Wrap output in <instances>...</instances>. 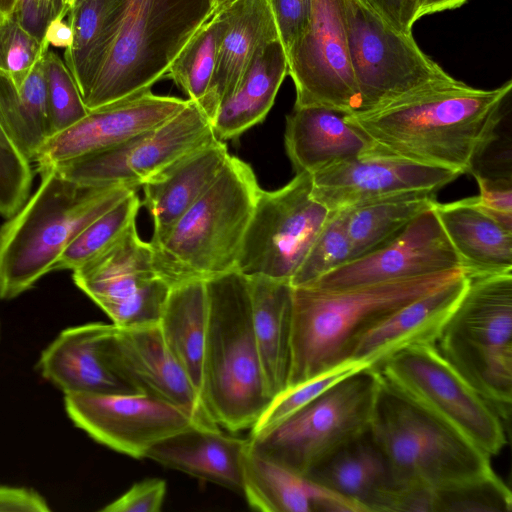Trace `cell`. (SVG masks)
<instances>
[{
	"label": "cell",
	"mask_w": 512,
	"mask_h": 512,
	"mask_svg": "<svg viewBox=\"0 0 512 512\" xmlns=\"http://www.w3.org/2000/svg\"><path fill=\"white\" fill-rule=\"evenodd\" d=\"M511 88V80L487 90L454 78L345 119L371 143L365 153L463 175L495 142Z\"/></svg>",
	"instance_id": "1"
},
{
	"label": "cell",
	"mask_w": 512,
	"mask_h": 512,
	"mask_svg": "<svg viewBox=\"0 0 512 512\" xmlns=\"http://www.w3.org/2000/svg\"><path fill=\"white\" fill-rule=\"evenodd\" d=\"M464 272L454 269L338 290L292 286L291 367L286 388L352 359L357 343L371 328Z\"/></svg>",
	"instance_id": "2"
},
{
	"label": "cell",
	"mask_w": 512,
	"mask_h": 512,
	"mask_svg": "<svg viewBox=\"0 0 512 512\" xmlns=\"http://www.w3.org/2000/svg\"><path fill=\"white\" fill-rule=\"evenodd\" d=\"M0 227V298L10 300L54 271L59 257L91 222L130 192L122 185L89 186L54 169Z\"/></svg>",
	"instance_id": "3"
},
{
	"label": "cell",
	"mask_w": 512,
	"mask_h": 512,
	"mask_svg": "<svg viewBox=\"0 0 512 512\" xmlns=\"http://www.w3.org/2000/svg\"><path fill=\"white\" fill-rule=\"evenodd\" d=\"M205 284L202 405L213 423L230 432L251 429L272 398L255 340L248 278L235 269Z\"/></svg>",
	"instance_id": "4"
},
{
	"label": "cell",
	"mask_w": 512,
	"mask_h": 512,
	"mask_svg": "<svg viewBox=\"0 0 512 512\" xmlns=\"http://www.w3.org/2000/svg\"><path fill=\"white\" fill-rule=\"evenodd\" d=\"M260 189L251 166L229 156L200 198L149 241L158 276L172 288L235 270Z\"/></svg>",
	"instance_id": "5"
},
{
	"label": "cell",
	"mask_w": 512,
	"mask_h": 512,
	"mask_svg": "<svg viewBox=\"0 0 512 512\" xmlns=\"http://www.w3.org/2000/svg\"><path fill=\"white\" fill-rule=\"evenodd\" d=\"M210 16V0H116L112 39L83 100L88 111L151 89Z\"/></svg>",
	"instance_id": "6"
},
{
	"label": "cell",
	"mask_w": 512,
	"mask_h": 512,
	"mask_svg": "<svg viewBox=\"0 0 512 512\" xmlns=\"http://www.w3.org/2000/svg\"><path fill=\"white\" fill-rule=\"evenodd\" d=\"M369 431L391 488L439 487L493 472L490 456L381 377Z\"/></svg>",
	"instance_id": "7"
},
{
	"label": "cell",
	"mask_w": 512,
	"mask_h": 512,
	"mask_svg": "<svg viewBox=\"0 0 512 512\" xmlns=\"http://www.w3.org/2000/svg\"><path fill=\"white\" fill-rule=\"evenodd\" d=\"M435 345L503 420L512 404V272L468 276Z\"/></svg>",
	"instance_id": "8"
},
{
	"label": "cell",
	"mask_w": 512,
	"mask_h": 512,
	"mask_svg": "<svg viewBox=\"0 0 512 512\" xmlns=\"http://www.w3.org/2000/svg\"><path fill=\"white\" fill-rule=\"evenodd\" d=\"M379 384L375 369H361L270 429L249 436V447L262 457L307 476L369 429Z\"/></svg>",
	"instance_id": "9"
},
{
	"label": "cell",
	"mask_w": 512,
	"mask_h": 512,
	"mask_svg": "<svg viewBox=\"0 0 512 512\" xmlns=\"http://www.w3.org/2000/svg\"><path fill=\"white\" fill-rule=\"evenodd\" d=\"M343 10L359 112L454 79L420 49L412 33L395 30L367 0H343Z\"/></svg>",
	"instance_id": "10"
},
{
	"label": "cell",
	"mask_w": 512,
	"mask_h": 512,
	"mask_svg": "<svg viewBox=\"0 0 512 512\" xmlns=\"http://www.w3.org/2000/svg\"><path fill=\"white\" fill-rule=\"evenodd\" d=\"M375 370L488 456L498 454L506 444L503 419L445 360L435 343L402 349Z\"/></svg>",
	"instance_id": "11"
},
{
	"label": "cell",
	"mask_w": 512,
	"mask_h": 512,
	"mask_svg": "<svg viewBox=\"0 0 512 512\" xmlns=\"http://www.w3.org/2000/svg\"><path fill=\"white\" fill-rule=\"evenodd\" d=\"M311 189V174L305 172L279 189H260L242 241L239 272L291 282L332 213Z\"/></svg>",
	"instance_id": "12"
},
{
	"label": "cell",
	"mask_w": 512,
	"mask_h": 512,
	"mask_svg": "<svg viewBox=\"0 0 512 512\" xmlns=\"http://www.w3.org/2000/svg\"><path fill=\"white\" fill-rule=\"evenodd\" d=\"M211 121L194 101L159 126L109 149L53 168L89 186H142L170 164L215 139Z\"/></svg>",
	"instance_id": "13"
},
{
	"label": "cell",
	"mask_w": 512,
	"mask_h": 512,
	"mask_svg": "<svg viewBox=\"0 0 512 512\" xmlns=\"http://www.w3.org/2000/svg\"><path fill=\"white\" fill-rule=\"evenodd\" d=\"M75 285L119 328L159 322L171 287L156 273L136 224L100 256L72 272Z\"/></svg>",
	"instance_id": "14"
},
{
	"label": "cell",
	"mask_w": 512,
	"mask_h": 512,
	"mask_svg": "<svg viewBox=\"0 0 512 512\" xmlns=\"http://www.w3.org/2000/svg\"><path fill=\"white\" fill-rule=\"evenodd\" d=\"M286 56L296 91L294 107L321 106L345 115L359 112L343 0H313L308 28Z\"/></svg>",
	"instance_id": "15"
},
{
	"label": "cell",
	"mask_w": 512,
	"mask_h": 512,
	"mask_svg": "<svg viewBox=\"0 0 512 512\" xmlns=\"http://www.w3.org/2000/svg\"><path fill=\"white\" fill-rule=\"evenodd\" d=\"M64 404L75 426L95 441L136 459L146 458L163 439L199 424L185 410L140 392L67 394Z\"/></svg>",
	"instance_id": "16"
},
{
	"label": "cell",
	"mask_w": 512,
	"mask_h": 512,
	"mask_svg": "<svg viewBox=\"0 0 512 512\" xmlns=\"http://www.w3.org/2000/svg\"><path fill=\"white\" fill-rule=\"evenodd\" d=\"M434 207L422 212L381 247L342 264L307 285L338 290L463 269Z\"/></svg>",
	"instance_id": "17"
},
{
	"label": "cell",
	"mask_w": 512,
	"mask_h": 512,
	"mask_svg": "<svg viewBox=\"0 0 512 512\" xmlns=\"http://www.w3.org/2000/svg\"><path fill=\"white\" fill-rule=\"evenodd\" d=\"M188 102L149 89L91 110L67 129L49 136L32 162L40 174L109 149L159 126Z\"/></svg>",
	"instance_id": "18"
},
{
	"label": "cell",
	"mask_w": 512,
	"mask_h": 512,
	"mask_svg": "<svg viewBox=\"0 0 512 512\" xmlns=\"http://www.w3.org/2000/svg\"><path fill=\"white\" fill-rule=\"evenodd\" d=\"M102 353L135 391L185 410L199 424L217 425L207 416L199 392L167 348L158 323L130 328L114 325L103 340Z\"/></svg>",
	"instance_id": "19"
},
{
	"label": "cell",
	"mask_w": 512,
	"mask_h": 512,
	"mask_svg": "<svg viewBox=\"0 0 512 512\" xmlns=\"http://www.w3.org/2000/svg\"><path fill=\"white\" fill-rule=\"evenodd\" d=\"M459 176L444 168L363 153L311 174V193L335 212L404 192H438Z\"/></svg>",
	"instance_id": "20"
},
{
	"label": "cell",
	"mask_w": 512,
	"mask_h": 512,
	"mask_svg": "<svg viewBox=\"0 0 512 512\" xmlns=\"http://www.w3.org/2000/svg\"><path fill=\"white\" fill-rule=\"evenodd\" d=\"M113 328L93 322L63 330L42 351L39 372L64 395L137 393L103 356V340Z\"/></svg>",
	"instance_id": "21"
},
{
	"label": "cell",
	"mask_w": 512,
	"mask_h": 512,
	"mask_svg": "<svg viewBox=\"0 0 512 512\" xmlns=\"http://www.w3.org/2000/svg\"><path fill=\"white\" fill-rule=\"evenodd\" d=\"M467 285L464 272L401 307L361 337L352 359L375 369L402 349L435 343Z\"/></svg>",
	"instance_id": "22"
},
{
	"label": "cell",
	"mask_w": 512,
	"mask_h": 512,
	"mask_svg": "<svg viewBox=\"0 0 512 512\" xmlns=\"http://www.w3.org/2000/svg\"><path fill=\"white\" fill-rule=\"evenodd\" d=\"M248 445L218 425L193 424L155 444L146 458L242 494Z\"/></svg>",
	"instance_id": "23"
},
{
	"label": "cell",
	"mask_w": 512,
	"mask_h": 512,
	"mask_svg": "<svg viewBox=\"0 0 512 512\" xmlns=\"http://www.w3.org/2000/svg\"><path fill=\"white\" fill-rule=\"evenodd\" d=\"M242 494L253 509L263 512H367L360 503L262 457L249 445Z\"/></svg>",
	"instance_id": "24"
},
{
	"label": "cell",
	"mask_w": 512,
	"mask_h": 512,
	"mask_svg": "<svg viewBox=\"0 0 512 512\" xmlns=\"http://www.w3.org/2000/svg\"><path fill=\"white\" fill-rule=\"evenodd\" d=\"M215 138L185 154L142 185V204L152 216V237L168 231L212 185L229 158Z\"/></svg>",
	"instance_id": "25"
},
{
	"label": "cell",
	"mask_w": 512,
	"mask_h": 512,
	"mask_svg": "<svg viewBox=\"0 0 512 512\" xmlns=\"http://www.w3.org/2000/svg\"><path fill=\"white\" fill-rule=\"evenodd\" d=\"M284 142L296 174H313L371 147L345 114L321 106L294 107L286 117Z\"/></svg>",
	"instance_id": "26"
},
{
	"label": "cell",
	"mask_w": 512,
	"mask_h": 512,
	"mask_svg": "<svg viewBox=\"0 0 512 512\" xmlns=\"http://www.w3.org/2000/svg\"><path fill=\"white\" fill-rule=\"evenodd\" d=\"M224 33L210 89L198 104L212 123L220 103L227 98L260 48L279 40L268 0H235L225 9Z\"/></svg>",
	"instance_id": "27"
},
{
	"label": "cell",
	"mask_w": 512,
	"mask_h": 512,
	"mask_svg": "<svg viewBox=\"0 0 512 512\" xmlns=\"http://www.w3.org/2000/svg\"><path fill=\"white\" fill-rule=\"evenodd\" d=\"M434 210L466 275L512 272V231L486 213L477 197L437 202Z\"/></svg>",
	"instance_id": "28"
},
{
	"label": "cell",
	"mask_w": 512,
	"mask_h": 512,
	"mask_svg": "<svg viewBox=\"0 0 512 512\" xmlns=\"http://www.w3.org/2000/svg\"><path fill=\"white\" fill-rule=\"evenodd\" d=\"M247 278L255 340L273 399L286 389L290 374L293 287L264 276Z\"/></svg>",
	"instance_id": "29"
},
{
	"label": "cell",
	"mask_w": 512,
	"mask_h": 512,
	"mask_svg": "<svg viewBox=\"0 0 512 512\" xmlns=\"http://www.w3.org/2000/svg\"><path fill=\"white\" fill-rule=\"evenodd\" d=\"M287 75V56L279 40L257 50L232 93L217 109L211 123L216 138L231 140L261 123Z\"/></svg>",
	"instance_id": "30"
},
{
	"label": "cell",
	"mask_w": 512,
	"mask_h": 512,
	"mask_svg": "<svg viewBox=\"0 0 512 512\" xmlns=\"http://www.w3.org/2000/svg\"><path fill=\"white\" fill-rule=\"evenodd\" d=\"M307 477L374 511L380 494L391 488L386 459L369 429L343 446Z\"/></svg>",
	"instance_id": "31"
},
{
	"label": "cell",
	"mask_w": 512,
	"mask_h": 512,
	"mask_svg": "<svg viewBox=\"0 0 512 512\" xmlns=\"http://www.w3.org/2000/svg\"><path fill=\"white\" fill-rule=\"evenodd\" d=\"M207 318L205 281H193L170 289L158 322L167 348L186 371L199 395Z\"/></svg>",
	"instance_id": "32"
},
{
	"label": "cell",
	"mask_w": 512,
	"mask_h": 512,
	"mask_svg": "<svg viewBox=\"0 0 512 512\" xmlns=\"http://www.w3.org/2000/svg\"><path fill=\"white\" fill-rule=\"evenodd\" d=\"M436 194L427 190L404 192L341 210L352 259L381 247L422 212L433 208L438 202Z\"/></svg>",
	"instance_id": "33"
},
{
	"label": "cell",
	"mask_w": 512,
	"mask_h": 512,
	"mask_svg": "<svg viewBox=\"0 0 512 512\" xmlns=\"http://www.w3.org/2000/svg\"><path fill=\"white\" fill-rule=\"evenodd\" d=\"M394 509L406 512H510L512 495L493 471L439 487L402 488L395 495Z\"/></svg>",
	"instance_id": "34"
},
{
	"label": "cell",
	"mask_w": 512,
	"mask_h": 512,
	"mask_svg": "<svg viewBox=\"0 0 512 512\" xmlns=\"http://www.w3.org/2000/svg\"><path fill=\"white\" fill-rule=\"evenodd\" d=\"M46 53L36 61L21 87H16L8 76L0 72V120L31 162L50 136L44 66Z\"/></svg>",
	"instance_id": "35"
},
{
	"label": "cell",
	"mask_w": 512,
	"mask_h": 512,
	"mask_svg": "<svg viewBox=\"0 0 512 512\" xmlns=\"http://www.w3.org/2000/svg\"><path fill=\"white\" fill-rule=\"evenodd\" d=\"M116 0H76L68 13L71 45L64 62L84 100L112 39Z\"/></svg>",
	"instance_id": "36"
},
{
	"label": "cell",
	"mask_w": 512,
	"mask_h": 512,
	"mask_svg": "<svg viewBox=\"0 0 512 512\" xmlns=\"http://www.w3.org/2000/svg\"><path fill=\"white\" fill-rule=\"evenodd\" d=\"M226 28L225 10L212 14L186 43L164 75L197 104L210 89Z\"/></svg>",
	"instance_id": "37"
},
{
	"label": "cell",
	"mask_w": 512,
	"mask_h": 512,
	"mask_svg": "<svg viewBox=\"0 0 512 512\" xmlns=\"http://www.w3.org/2000/svg\"><path fill=\"white\" fill-rule=\"evenodd\" d=\"M142 205L136 190L85 227L63 251L54 271H75L114 245L135 224Z\"/></svg>",
	"instance_id": "38"
},
{
	"label": "cell",
	"mask_w": 512,
	"mask_h": 512,
	"mask_svg": "<svg viewBox=\"0 0 512 512\" xmlns=\"http://www.w3.org/2000/svg\"><path fill=\"white\" fill-rule=\"evenodd\" d=\"M367 367L360 361L350 359L304 382L286 388L271 400L256 424L250 429V436L270 429L340 380Z\"/></svg>",
	"instance_id": "39"
},
{
	"label": "cell",
	"mask_w": 512,
	"mask_h": 512,
	"mask_svg": "<svg viewBox=\"0 0 512 512\" xmlns=\"http://www.w3.org/2000/svg\"><path fill=\"white\" fill-rule=\"evenodd\" d=\"M44 66L51 136L78 122L89 111L64 60L48 50Z\"/></svg>",
	"instance_id": "40"
},
{
	"label": "cell",
	"mask_w": 512,
	"mask_h": 512,
	"mask_svg": "<svg viewBox=\"0 0 512 512\" xmlns=\"http://www.w3.org/2000/svg\"><path fill=\"white\" fill-rule=\"evenodd\" d=\"M352 259L351 246L340 211L332 212L291 279L293 287L312 283Z\"/></svg>",
	"instance_id": "41"
},
{
	"label": "cell",
	"mask_w": 512,
	"mask_h": 512,
	"mask_svg": "<svg viewBox=\"0 0 512 512\" xmlns=\"http://www.w3.org/2000/svg\"><path fill=\"white\" fill-rule=\"evenodd\" d=\"M32 162L0 120V216L14 215L31 194Z\"/></svg>",
	"instance_id": "42"
},
{
	"label": "cell",
	"mask_w": 512,
	"mask_h": 512,
	"mask_svg": "<svg viewBox=\"0 0 512 512\" xmlns=\"http://www.w3.org/2000/svg\"><path fill=\"white\" fill-rule=\"evenodd\" d=\"M44 41L28 35L11 16L0 21V72L21 87L36 61L49 50Z\"/></svg>",
	"instance_id": "43"
},
{
	"label": "cell",
	"mask_w": 512,
	"mask_h": 512,
	"mask_svg": "<svg viewBox=\"0 0 512 512\" xmlns=\"http://www.w3.org/2000/svg\"><path fill=\"white\" fill-rule=\"evenodd\" d=\"M285 53L306 32L312 13L313 0H268Z\"/></svg>",
	"instance_id": "44"
},
{
	"label": "cell",
	"mask_w": 512,
	"mask_h": 512,
	"mask_svg": "<svg viewBox=\"0 0 512 512\" xmlns=\"http://www.w3.org/2000/svg\"><path fill=\"white\" fill-rule=\"evenodd\" d=\"M479 187L476 196L482 209L498 223L512 231V183L511 178L488 177L471 173Z\"/></svg>",
	"instance_id": "45"
},
{
	"label": "cell",
	"mask_w": 512,
	"mask_h": 512,
	"mask_svg": "<svg viewBox=\"0 0 512 512\" xmlns=\"http://www.w3.org/2000/svg\"><path fill=\"white\" fill-rule=\"evenodd\" d=\"M166 495V482L159 478L135 483L119 498L101 509L103 512H159Z\"/></svg>",
	"instance_id": "46"
},
{
	"label": "cell",
	"mask_w": 512,
	"mask_h": 512,
	"mask_svg": "<svg viewBox=\"0 0 512 512\" xmlns=\"http://www.w3.org/2000/svg\"><path fill=\"white\" fill-rule=\"evenodd\" d=\"M11 16L28 35L40 42L49 22L56 17L44 0H17Z\"/></svg>",
	"instance_id": "47"
},
{
	"label": "cell",
	"mask_w": 512,
	"mask_h": 512,
	"mask_svg": "<svg viewBox=\"0 0 512 512\" xmlns=\"http://www.w3.org/2000/svg\"><path fill=\"white\" fill-rule=\"evenodd\" d=\"M383 19L398 32L412 33L418 0H367Z\"/></svg>",
	"instance_id": "48"
},
{
	"label": "cell",
	"mask_w": 512,
	"mask_h": 512,
	"mask_svg": "<svg viewBox=\"0 0 512 512\" xmlns=\"http://www.w3.org/2000/svg\"><path fill=\"white\" fill-rule=\"evenodd\" d=\"M47 511V501L33 489L0 485V512Z\"/></svg>",
	"instance_id": "49"
},
{
	"label": "cell",
	"mask_w": 512,
	"mask_h": 512,
	"mask_svg": "<svg viewBox=\"0 0 512 512\" xmlns=\"http://www.w3.org/2000/svg\"><path fill=\"white\" fill-rule=\"evenodd\" d=\"M68 14L62 13L57 17L53 18L45 31L42 41L49 46L56 48L67 49L72 43V29L68 23L64 20V17Z\"/></svg>",
	"instance_id": "50"
},
{
	"label": "cell",
	"mask_w": 512,
	"mask_h": 512,
	"mask_svg": "<svg viewBox=\"0 0 512 512\" xmlns=\"http://www.w3.org/2000/svg\"><path fill=\"white\" fill-rule=\"evenodd\" d=\"M469 0H418L417 21L427 15L453 10L461 7Z\"/></svg>",
	"instance_id": "51"
},
{
	"label": "cell",
	"mask_w": 512,
	"mask_h": 512,
	"mask_svg": "<svg viewBox=\"0 0 512 512\" xmlns=\"http://www.w3.org/2000/svg\"><path fill=\"white\" fill-rule=\"evenodd\" d=\"M17 0H0V21L9 19Z\"/></svg>",
	"instance_id": "52"
},
{
	"label": "cell",
	"mask_w": 512,
	"mask_h": 512,
	"mask_svg": "<svg viewBox=\"0 0 512 512\" xmlns=\"http://www.w3.org/2000/svg\"><path fill=\"white\" fill-rule=\"evenodd\" d=\"M47 2L53 9L56 17L62 13H69V10L65 8L64 0H44Z\"/></svg>",
	"instance_id": "53"
},
{
	"label": "cell",
	"mask_w": 512,
	"mask_h": 512,
	"mask_svg": "<svg viewBox=\"0 0 512 512\" xmlns=\"http://www.w3.org/2000/svg\"><path fill=\"white\" fill-rule=\"evenodd\" d=\"M235 0H210L211 3V15L218 13L225 9Z\"/></svg>",
	"instance_id": "54"
},
{
	"label": "cell",
	"mask_w": 512,
	"mask_h": 512,
	"mask_svg": "<svg viewBox=\"0 0 512 512\" xmlns=\"http://www.w3.org/2000/svg\"><path fill=\"white\" fill-rule=\"evenodd\" d=\"M76 0H64V5L67 10L70 11Z\"/></svg>",
	"instance_id": "55"
},
{
	"label": "cell",
	"mask_w": 512,
	"mask_h": 512,
	"mask_svg": "<svg viewBox=\"0 0 512 512\" xmlns=\"http://www.w3.org/2000/svg\"><path fill=\"white\" fill-rule=\"evenodd\" d=\"M0 332H1V330H0Z\"/></svg>",
	"instance_id": "56"
}]
</instances>
